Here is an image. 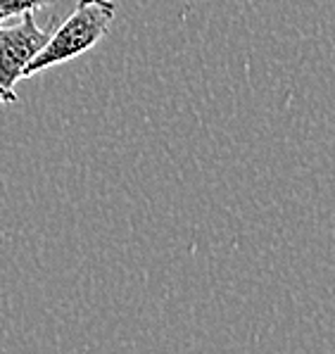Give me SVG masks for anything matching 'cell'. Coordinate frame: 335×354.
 <instances>
[{"label":"cell","mask_w":335,"mask_h":354,"mask_svg":"<svg viewBox=\"0 0 335 354\" xmlns=\"http://www.w3.org/2000/svg\"><path fill=\"white\" fill-rule=\"evenodd\" d=\"M117 15L115 0H79L74 12L48 38L46 48L34 57L26 67L24 79L57 67V64L72 62L84 53L93 50L107 36Z\"/></svg>","instance_id":"1"},{"label":"cell","mask_w":335,"mask_h":354,"mask_svg":"<svg viewBox=\"0 0 335 354\" xmlns=\"http://www.w3.org/2000/svg\"><path fill=\"white\" fill-rule=\"evenodd\" d=\"M52 21L55 19L50 17L48 26H39L34 12H26L19 17V24H0V105L17 102L15 86L24 79L26 67L46 48L52 34Z\"/></svg>","instance_id":"2"},{"label":"cell","mask_w":335,"mask_h":354,"mask_svg":"<svg viewBox=\"0 0 335 354\" xmlns=\"http://www.w3.org/2000/svg\"><path fill=\"white\" fill-rule=\"evenodd\" d=\"M52 0H0V24L5 19L21 17L26 12H36V10L48 8Z\"/></svg>","instance_id":"3"}]
</instances>
